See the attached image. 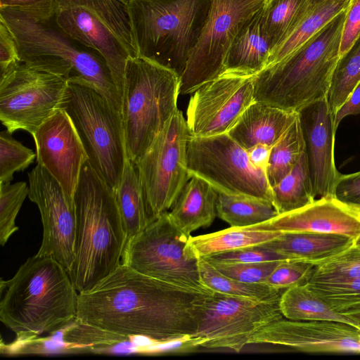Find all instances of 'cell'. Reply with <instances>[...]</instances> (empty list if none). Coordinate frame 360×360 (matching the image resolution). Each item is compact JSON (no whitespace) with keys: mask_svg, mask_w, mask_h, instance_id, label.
I'll return each instance as SVG.
<instances>
[{"mask_svg":"<svg viewBox=\"0 0 360 360\" xmlns=\"http://www.w3.org/2000/svg\"><path fill=\"white\" fill-rule=\"evenodd\" d=\"M360 278V248L354 243L315 266L309 281Z\"/></svg>","mask_w":360,"mask_h":360,"instance_id":"37","label":"cell"},{"mask_svg":"<svg viewBox=\"0 0 360 360\" xmlns=\"http://www.w3.org/2000/svg\"><path fill=\"white\" fill-rule=\"evenodd\" d=\"M272 147L257 145L247 150L250 161L257 168L266 171Z\"/></svg>","mask_w":360,"mask_h":360,"instance_id":"47","label":"cell"},{"mask_svg":"<svg viewBox=\"0 0 360 360\" xmlns=\"http://www.w3.org/2000/svg\"><path fill=\"white\" fill-rule=\"evenodd\" d=\"M354 243V239L345 235L299 231L281 232L276 238L263 245L288 260L316 266Z\"/></svg>","mask_w":360,"mask_h":360,"instance_id":"23","label":"cell"},{"mask_svg":"<svg viewBox=\"0 0 360 360\" xmlns=\"http://www.w3.org/2000/svg\"><path fill=\"white\" fill-rule=\"evenodd\" d=\"M308 3L309 0L266 1L261 11L260 23L272 51L295 29L306 13Z\"/></svg>","mask_w":360,"mask_h":360,"instance_id":"31","label":"cell"},{"mask_svg":"<svg viewBox=\"0 0 360 360\" xmlns=\"http://www.w3.org/2000/svg\"><path fill=\"white\" fill-rule=\"evenodd\" d=\"M352 319L360 329V306L340 312Z\"/></svg>","mask_w":360,"mask_h":360,"instance_id":"49","label":"cell"},{"mask_svg":"<svg viewBox=\"0 0 360 360\" xmlns=\"http://www.w3.org/2000/svg\"><path fill=\"white\" fill-rule=\"evenodd\" d=\"M280 298L257 300L214 292L194 336L204 340L203 347L240 352L253 335L283 319Z\"/></svg>","mask_w":360,"mask_h":360,"instance_id":"15","label":"cell"},{"mask_svg":"<svg viewBox=\"0 0 360 360\" xmlns=\"http://www.w3.org/2000/svg\"><path fill=\"white\" fill-rule=\"evenodd\" d=\"M190 136L186 120L178 110L134 163L144 197L156 218L172 208L191 178L187 168Z\"/></svg>","mask_w":360,"mask_h":360,"instance_id":"13","label":"cell"},{"mask_svg":"<svg viewBox=\"0 0 360 360\" xmlns=\"http://www.w3.org/2000/svg\"><path fill=\"white\" fill-rule=\"evenodd\" d=\"M272 204L278 214L302 208L316 199L307 151L295 167L271 187Z\"/></svg>","mask_w":360,"mask_h":360,"instance_id":"29","label":"cell"},{"mask_svg":"<svg viewBox=\"0 0 360 360\" xmlns=\"http://www.w3.org/2000/svg\"><path fill=\"white\" fill-rule=\"evenodd\" d=\"M58 108L73 123L87 161L115 191L128 159L120 110L93 87L74 82H68Z\"/></svg>","mask_w":360,"mask_h":360,"instance_id":"8","label":"cell"},{"mask_svg":"<svg viewBox=\"0 0 360 360\" xmlns=\"http://www.w3.org/2000/svg\"><path fill=\"white\" fill-rule=\"evenodd\" d=\"M68 82L21 63L0 76V120L13 133L31 134L58 108Z\"/></svg>","mask_w":360,"mask_h":360,"instance_id":"14","label":"cell"},{"mask_svg":"<svg viewBox=\"0 0 360 360\" xmlns=\"http://www.w3.org/2000/svg\"><path fill=\"white\" fill-rule=\"evenodd\" d=\"M30 200L41 214L43 237L36 255L56 260L70 273L75 261L77 227L74 198L41 165L28 173Z\"/></svg>","mask_w":360,"mask_h":360,"instance_id":"17","label":"cell"},{"mask_svg":"<svg viewBox=\"0 0 360 360\" xmlns=\"http://www.w3.org/2000/svg\"><path fill=\"white\" fill-rule=\"evenodd\" d=\"M191 238V235L175 226L167 212L127 240L121 264L169 284L213 293L201 281L200 257Z\"/></svg>","mask_w":360,"mask_h":360,"instance_id":"10","label":"cell"},{"mask_svg":"<svg viewBox=\"0 0 360 360\" xmlns=\"http://www.w3.org/2000/svg\"><path fill=\"white\" fill-rule=\"evenodd\" d=\"M123 1L137 56L181 77L205 24L210 0Z\"/></svg>","mask_w":360,"mask_h":360,"instance_id":"6","label":"cell"},{"mask_svg":"<svg viewBox=\"0 0 360 360\" xmlns=\"http://www.w3.org/2000/svg\"><path fill=\"white\" fill-rule=\"evenodd\" d=\"M22 63L87 84L121 112L122 97L103 57L68 34L57 22L53 1L30 8H0Z\"/></svg>","mask_w":360,"mask_h":360,"instance_id":"2","label":"cell"},{"mask_svg":"<svg viewBox=\"0 0 360 360\" xmlns=\"http://www.w3.org/2000/svg\"><path fill=\"white\" fill-rule=\"evenodd\" d=\"M180 77L141 57L126 63L121 105L128 158L136 163L179 110Z\"/></svg>","mask_w":360,"mask_h":360,"instance_id":"7","label":"cell"},{"mask_svg":"<svg viewBox=\"0 0 360 360\" xmlns=\"http://www.w3.org/2000/svg\"><path fill=\"white\" fill-rule=\"evenodd\" d=\"M359 82L360 37L348 51L340 58L333 72L327 96L333 117Z\"/></svg>","mask_w":360,"mask_h":360,"instance_id":"35","label":"cell"},{"mask_svg":"<svg viewBox=\"0 0 360 360\" xmlns=\"http://www.w3.org/2000/svg\"><path fill=\"white\" fill-rule=\"evenodd\" d=\"M255 75L224 72L197 89L186 110L193 136L228 133L254 101Z\"/></svg>","mask_w":360,"mask_h":360,"instance_id":"16","label":"cell"},{"mask_svg":"<svg viewBox=\"0 0 360 360\" xmlns=\"http://www.w3.org/2000/svg\"><path fill=\"white\" fill-rule=\"evenodd\" d=\"M58 25L72 37L98 51L122 93L125 65L136 57L123 0H54Z\"/></svg>","mask_w":360,"mask_h":360,"instance_id":"9","label":"cell"},{"mask_svg":"<svg viewBox=\"0 0 360 360\" xmlns=\"http://www.w3.org/2000/svg\"><path fill=\"white\" fill-rule=\"evenodd\" d=\"M280 308L283 316L290 320L334 321L357 327L352 319L334 310L319 297L309 283L285 289L280 298Z\"/></svg>","mask_w":360,"mask_h":360,"instance_id":"28","label":"cell"},{"mask_svg":"<svg viewBox=\"0 0 360 360\" xmlns=\"http://www.w3.org/2000/svg\"><path fill=\"white\" fill-rule=\"evenodd\" d=\"M281 232L250 228L230 227L214 233L191 236V243L199 257L257 245L276 238Z\"/></svg>","mask_w":360,"mask_h":360,"instance_id":"30","label":"cell"},{"mask_svg":"<svg viewBox=\"0 0 360 360\" xmlns=\"http://www.w3.org/2000/svg\"><path fill=\"white\" fill-rule=\"evenodd\" d=\"M314 269L315 266L309 263L294 260L280 261L265 283L283 290L306 284L311 280Z\"/></svg>","mask_w":360,"mask_h":360,"instance_id":"41","label":"cell"},{"mask_svg":"<svg viewBox=\"0 0 360 360\" xmlns=\"http://www.w3.org/2000/svg\"><path fill=\"white\" fill-rule=\"evenodd\" d=\"M315 196H335L341 173L335 165L336 131L327 98L299 112Z\"/></svg>","mask_w":360,"mask_h":360,"instance_id":"20","label":"cell"},{"mask_svg":"<svg viewBox=\"0 0 360 360\" xmlns=\"http://www.w3.org/2000/svg\"><path fill=\"white\" fill-rule=\"evenodd\" d=\"M358 114H360V82L336 112L334 117L335 131H337L340 122L346 116L356 115Z\"/></svg>","mask_w":360,"mask_h":360,"instance_id":"46","label":"cell"},{"mask_svg":"<svg viewBox=\"0 0 360 360\" xmlns=\"http://www.w3.org/2000/svg\"><path fill=\"white\" fill-rule=\"evenodd\" d=\"M360 37V0H351L347 9L340 47L342 56Z\"/></svg>","mask_w":360,"mask_h":360,"instance_id":"44","label":"cell"},{"mask_svg":"<svg viewBox=\"0 0 360 360\" xmlns=\"http://www.w3.org/2000/svg\"><path fill=\"white\" fill-rule=\"evenodd\" d=\"M347 9L286 58L255 75V102L299 112L327 98L340 58Z\"/></svg>","mask_w":360,"mask_h":360,"instance_id":"5","label":"cell"},{"mask_svg":"<svg viewBox=\"0 0 360 360\" xmlns=\"http://www.w3.org/2000/svg\"><path fill=\"white\" fill-rule=\"evenodd\" d=\"M261 11L246 24L232 43L224 72L257 75L266 68L272 47L261 27Z\"/></svg>","mask_w":360,"mask_h":360,"instance_id":"25","label":"cell"},{"mask_svg":"<svg viewBox=\"0 0 360 360\" xmlns=\"http://www.w3.org/2000/svg\"><path fill=\"white\" fill-rule=\"evenodd\" d=\"M218 191L208 182L191 176L172 207L169 216L181 231L188 235L207 227L217 216Z\"/></svg>","mask_w":360,"mask_h":360,"instance_id":"24","label":"cell"},{"mask_svg":"<svg viewBox=\"0 0 360 360\" xmlns=\"http://www.w3.org/2000/svg\"><path fill=\"white\" fill-rule=\"evenodd\" d=\"M37 153L15 140L7 130L0 134V184L11 183L13 174L31 165Z\"/></svg>","mask_w":360,"mask_h":360,"instance_id":"39","label":"cell"},{"mask_svg":"<svg viewBox=\"0 0 360 360\" xmlns=\"http://www.w3.org/2000/svg\"><path fill=\"white\" fill-rule=\"evenodd\" d=\"M267 0H210L208 15L180 77L179 94H193L224 71L229 50Z\"/></svg>","mask_w":360,"mask_h":360,"instance_id":"12","label":"cell"},{"mask_svg":"<svg viewBox=\"0 0 360 360\" xmlns=\"http://www.w3.org/2000/svg\"><path fill=\"white\" fill-rule=\"evenodd\" d=\"M298 114L254 101L228 134L246 150L259 144L272 147L286 132Z\"/></svg>","mask_w":360,"mask_h":360,"instance_id":"22","label":"cell"},{"mask_svg":"<svg viewBox=\"0 0 360 360\" xmlns=\"http://www.w3.org/2000/svg\"><path fill=\"white\" fill-rule=\"evenodd\" d=\"M351 0H309L305 15L288 37L271 53L268 67L275 64L312 37L342 11Z\"/></svg>","mask_w":360,"mask_h":360,"instance_id":"27","label":"cell"},{"mask_svg":"<svg viewBox=\"0 0 360 360\" xmlns=\"http://www.w3.org/2000/svg\"><path fill=\"white\" fill-rule=\"evenodd\" d=\"M74 200L75 257L69 275L79 293L121 264L127 238L113 189L88 161L82 167Z\"/></svg>","mask_w":360,"mask_h":360,"instance_id":"4","label":"cell"},{"mask_svg":"<svg viewBox=\"0 0 360 360\" xmlns=\"http://www.w3.org/2000/svg\"><path fill=\"white\" fill-rule=\"evenodd\" d=\"M205 259L226 276L248 283H265L280 262L247 263L221 262Z\"/></svg>","mask_w":360,"mask_h":360,"instance_id":"40","label":"cell"},{"mask_svg":"<svg viewBox=\"0 0 360 360\" xmlns=\"http://www.w3.org/2000/svg\"><path fill=\"white\" fill-rule=\"evenodd\" d=\"M29 195V186L24 181L0 184V243L5 245L18 230L17 215Z\"/></svg>","mask_w":360,"mask_h":360,"instance_id":"38","label":"cell"},{"mask_svg":"<svg viewBox=\"0 0 360 360\" xmlns=\"http://www.w3.org/2000/svg\"><path fill=\"white\" fill-rule=\"evenodd\" d=\"M217 216L231 227L246 228L269 221L278 214L271 202L219 193Z\"/></svg>","mask_w":360,"mask_h":360,"instance_id":"32","label":"cell"},{"mask_svg":"<svg viewBox=\"0 0 360 360\" xmlns=\"http://www.w3.org/2000/svg\"><path fill=\"white\" fill-rule=\"evenodd\" d=\"M335 197L343 202L360 208V171L340 174Z\"/></svg>","mask_w":360,"mask_h":360,"instance_id":"45","label":"cell"},{"mask_svg":"<svg viewBox=\"0 0 360 360\" xmlns=\"http://www.w3.org/2000/svg\"><path fill=\"white\" fill-rule=\"evenodd\" d=\"M199 269L204 285L214 292L262 300L279 297L285 290L265 283H243L227 277L202 257L199 259Z\"/></svg>","mask_w":360,"mask_h":360,"instance_id":"34","label":"cell"},{"mask_svg":"<svg viewBox=\"0 0 360 360\" xmlns=\"http://www.w3.org/2000/svg\"><path fill=\"white\" fill-rule=\"evenodd\" d=\"M252 343L282 345L309 353H360V329L334 321L281 319L261 329Z\"/></svg>","mask_w":360,"mask_h":360,"instance_id":"19","label":"cell"},{"mask_svg":"<svg viewBox=\"0 0 360 360\" xmlns=\"http://www.w3.org/2000/svg\"><path fill=\"white\" fill-rule=\"evenodd\" d=\"M354 245L360 248V234L354 239Z\"/></svg>","mask_w":360,"mask_h":360,"instance_id":"50","label":"cell"},{"mask_svg":"<svg viewBox=\"0 0 360 360\" xmlns=\"http://www.w3.org/2000/svg\"><path fill=\"white\" fill-rule=\"evenodd\" d=\"M187 168L219 193L247 196L272 202L265 171L255 167L246 150L228 133L193 136L187 144Z\"/></svg>","mask_w":360,"mask_h":360,"instance_id":"11","label":"cell"},{"mask_svg":"<svg viewBox=\"0 0 360 360\" xmlns=\"http://www.w3.org/2000/svg\"><path fill=\"white\" fill-rule=\"evenodd\" d=\"M248 228L278 232L337 233L355 239L360 234V208L335 196H323L302 208Z\"/></svg>","mask_w":360,"mask_h":360,"instance_id":"21","label":"cell"},{"mask_svg":"<svg viewBox=\"0 0 360 360\" xmlns=\"http://www.w3.org/2000/svg\"><path fill=\"white\" fill-rule=\"evenodd\" d=\"M32 135L37 163L58 181L68 195L74 198L88 158L68 115L61 108L56 109Z\"/></svg>","mask_w":360,"mask_h":360,"instance_id":"18","label":"cell"},{"mask_svg":"<svg viewBox=\"0 0 360 360\" xmlns=\"http://www.w3.org/2000/svg\"><path fill=\"white\" fill-rule=\"evenodd\" d=\"M306 151V143L298 114L286 132L271 148L266 171L271 188L295 167Z\"/></svg>","mask_w":360,"mask_h":360,"instance_id":"33","label":"cell"},{"mask_svg":"<svg viewBox=\"0 0 360 360\" xmlns=\"http://www.w3.org/2000/svg\"><path fill=\"white\" fill-rule=\"evenodd\" d=\"M213 293L169 284L121 264L79 293L77 319L129 339L165 342L194 336Z\"/></svg>","mask_w":360,"mask_h":360,"instance_id":"1","label":"cell"},{"mask_svg":"<svg viewBox=\"0 0 360 360\" xmlns=\"http://www.w3.org/2000/svg\"><path fill=\"white\" fill-rule=\"evenodd\" d=\"M114 192L127 240L157 219L144 197L138 169L129 158L120 182Z\"/></svg>","mask_w":360,"mask_h":360,"instance_id":"26","label":"cell"},{"mask_svg":"<svg viewBox=\"0 0 360 360\" xmlns=\"http://www.w3.org/2000/svg\"><path fill=\"white\" fill-rule=\"evenodd\" d=\"M54 0H0V8H25L44 5Z\"/></svg>","mask_w":360,"mask_h":360,"instance_id":"48","label":"cell"},{"mask_svg":"<svg viewBox=\"0 0 360 360\" xmlns=\"http://www.w3.org/2000/svg\"><path fill=\"white\" fill-rule=\"evenodd\" d=\"M0 302V321L23 342L53 333L77 319L79 292L54 259L35 255L9 280Z\"/></svg>","mask_w":360,"mask_h":360,"instance_id":"3","label":"cell"},{"mask_svg":"<svg viewBox=\"0 0 360 360\" xmlns=\"http://www.w3.org/2000/svg\"><path fill=\"white\" fill-rule=\"evenodd\" d=\"M21 63L14 37L6 24L0 19V76Z\"/></svg>","mask_w":360,"mask_h":360,"instance_id":"43","label":"cell"},{"mask_svg":"<svg viewBox=\"0 0 360 360\" xmlns=\"http://www.w3.org/2000/svg\"><path fill=\"white\" fill-rule=\"evenodd\" d=\"M202 257L215 261L247 263L288 260L283 255L263 244L248 246Z\"/></svg>","mask_w":360,"mask_h":360,"instance_id":"42","label":"cell"},{"mask_svg":"<svg viewBox=\"0 0 360 360\" xmlns=\"http://www.w3.org/2000/svg\"><path fill=\"white\" fill-rule=\"evenodd\" d=\"M309 284L319 297L338 312L360 306V278L309 281Z\"/></svg>","mask_w":360,"mask_h":360,"instance_id":"36","label":"cell"}]
</instances>
